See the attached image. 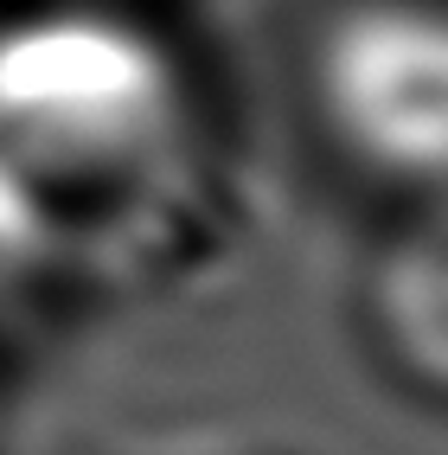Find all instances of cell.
I'll list each match as a JSON object with an SVG mask.
<instances>
[{"instance_id": "1", "label": "cell", "mask_w": 448, "mask_h": 455, "mask_svg": "<svg viewBox=\"0 0 448 455\" xmlns=\"http://www.w3.org/2000/svg\"><path fill=\"white\" fill-rule=\"evenodd\" d=\"M186 161L173 58L103 13L0 33V231L33 251L122 244Z\"/></svg>"}, {"instance_id": "2", "label": "cell", "mask_w": 448, "mask_h": 455, "mask_svg": "<svg viewBox=\"0 0 448 455\" xmlns=\"http://www.w3.org/2000/svg\"><path fill=\"white\" fill-rule=\"evenodd\" d=\"M314 109L365 173L448 187V0H352L314 45Z\"/></svg>"}, {"instance_id": "3", "label": "cell", "mask_w": 448, "mask_h": 455, "mask_svg": "<svg viewBox=\"0 0 448 455\" xmlns=\"http://www.w3.org/2000/svg\"><path fill=\"white\" fill-rule=\"evenodd\" d=\"M365 315L384 359L448 398V187L416 193L365 269Z\"/></svg>"}]
</instances>
